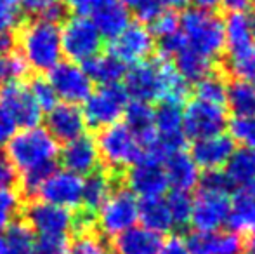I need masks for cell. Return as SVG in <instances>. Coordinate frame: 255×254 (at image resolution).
<instances>
[{
    "mask_svg": "<svg viewBox=\"0 0 255 254\" xmlns=\"http://www.w3.org/2000/svg\"><path fill=\"white\" fill-rule=\"evenodd\" d=\"M7 157L19 173L21 188L26 195H37L44 180L56 167L59 143L44 127H30L16 132L7 145Z\"/></svg>",
    "mask_w": 255,
    "mask_h": 254,
    "instance_id": "6da1fadb",
    "label": "cell"
},
{
    "mask_svg": "<svg viewBox=\"0 0 255 254\" xmlns=\"http://www.w3.org/2000/svg\"><path fill=\"white\" fill-rule=\"evenodd\" d=\"M16 44L19 45V56L26 63L28 70L31 68L37 73H49L63 61L59 23L49 19H31L19 28Z\"/></svg>",
    "mask_w": 255,
    "mask_h": 254,
    "instance_id": "7a4b0ae2",
    "label": "cell"
},
{
    "mask_svg": "<svg viewBox=\"0 0 255 254\" xmlns=\"http://www.w3.org/2000/svg\"><path fill=\"white\" fill-rule=\"evenodd\" d=\"M179 28L186 47L208 61L215 63L224 51V23L214 10L191 7L179 17Z\"/></svg>",
    "mask_w": 255,
    "mask_h": 254,
    "instance_id": "3957f363",
    "label": "cell"
},
{
    "mask_svg": "<svg viewBox=\"0 0 255 254\" xmlns=\"http://www.w3.org/2000/svg\"><path fill=\"white\" fill-rule=\"evenodd\" d=\"M99 160L108 167V173L115 174L125 167H132L144 157L137 136L125 124H113L99 131L96 139Z\"/></svg>",
    "mask_w": 255,
    "mask_h": 254,
    "instance_id": "277c9868",
    "label": "cell"
},
{
    "mask_svg": "<svg viewBox=\"0 0 255 254\" xmlns=\"http://www.w3.org/2000/svg\"><path fill=\"white\" fill-rule=\"evenodd\" d=\"M61 47L63 58L82 66L94 56L101 54L103 37L89 17L71 16L61 26Z\"/></svg>",
    "mask_w": 255,
    "mask_h": 254,
    "instance_id": "5b68a950",
    "label": "cell"
},
{
    "mask_svg": "<svg viewBox=\"0 0 255 254\" xmlns=\"http://www.w3.org/2000/svg\"><path fill=\"white\" fill-rule=\"evenodd\" d=\"M139 220V202L137 197L127 188H115L101 209L96 213V225L103 237H118L135 227Z\"/></svg>",
    "mask_w": 255,
    "mask_h": 254,
    "instance_id": "8992f818",
    "label": "cell"
},
{
    "mask_svg": "<svg viewBox=\"0 0 255 254\" xmlns=\"http://www.w3.org/2000/svg\"><path fill=\"white\" fill-rule=\"evenodd\" d=\"M153 127L156 143H154V148L149 153H146L144 157H149V159H154L163 164V160L168 155L175 152H182L188 138H186L184 127H182L181 106L161 103L154 110Z\"/></svg>",
    "mask_w": 255,
    "mask_h": 254,
    "instance_id": "52a82bcc",
    "label": "cell"
},
{
    "mask_svg": "<svg viewBox=\"0 0 255 254\" xmlns=\"http://www.w3.org/2000/svg\"><path fill=\"white\" fill-rule=\"evenodd\" d=\"M24 223L42 239H68L77 227V214L44 200H33L24 209Z\"/></svg>",
    "mask_w": 255,
    "mask_h": 254,
    "instance_id": "ba28073f",
    "label": "cell"
},
{
    "mask_svg": "<svg viewBox=\"0 0 255 254\" xmlns=\"http://www.w3.org/2000/svg\"><path fill=\"white\" fill-rule=\"evenodd\" d=\"M128 103V96L120 84L117 85H103L91 92L84 101V113L85 124L94 129H104L113 126L124 117L125 106Z\"/></svg>",
    "mask_w": 255,
    "mask_h": 254,
    "instance_id": "9c48e42d",
    "label": "cell"
},
{
    "mask_svg": "<svg viewBox=\"0 0 255 254\" xmlns=\"http://www.w3.org/2000/svg\"><path fill=\"white\" fill-rule=\"evenodd\" d=\"M182 127L186 138L195 141L212 136H219L228 127V112L226 106L207 103L202 99H191L186 103L182 112Z\"/></svg>",
    "mask_w": 255,
    "mask_h": 254,
    "instance_id": "30bf717a",
    "label": "cell"
},
{
    "mask_svg": "<svg viewBox=\"0 0 255 254\" xmlns=\"http://www.w3.org/2000/svg\"><path fill=\"white\" fill-rule=\"evenodd\" d=\"M231 211L229 192L202 188L193 199L191 221L195 232H217L228 223Z\"/></svg>",
    "mask_w": 255,
    "mask_h": 254,
    "instance_id": "8fae6325",
    "label": "cell"
},
{
    "mask_svg": "<svg viewBox=\"0 0 255 254\" xmlns=\"http://www.w3.org/2000/svg\"><path fill=\"white\" fill-rule=\"evenodd\" d=\"M82 185L84 178L66 169H54L38 187V200L68 211L82 207Z\"/></svg>",
    "mask_w": 255,
    "mask_h": 254,
    "instance_id": "7c38bea8",
    "label": "cell"
},
{
    "mask_svg": "<svg viewBox=\"0 0 255 254\" xmlns=\"http://www.w3.org/2000/svg\"><path fill=\"white\" fill-rule=\"evenodd\" d=\"M47 80L51 82L57 99L68 105L78 106L94 91L91 78L87 77L84 68L70 61H61L54 70L49 71Z\"/></svg>",
    "mask_w": 255,
    "mask_h": 254,
    "instance_id": "4fadbf2b",
    "label": "cell"
},
{
    "mask_svg": "<svg viewBox=\"0 0 255 254\" xmlns=\"http://www.w3.org/2000/svg\"><path fill=\"white\" fill-rule=\"evenodd\" d=\"M154 47V37L146 24L130 23L122 33L110 40V54L122 64H137L146 61Z\"/></svg>",
    "mask_w": 255,
    "mask_h": 254,
    "instance_id": "5bb4252c",
    "label": "cell"
},
{
    "mask_svg": "<svg viewBox=\"0 0 255 254\" xmlns=\"http://www.w3.org/2000/svg\"><path fill=\"white\" fill-rule=\"evenodd\" d=\"M163 63L161 59L137 63L125 71V92L128 98L137 101H160L161 77H163Z\"/></svg>",
    "mask_w": 255,
    "mask_h": 254,
    "instance_id": "9a60e30c",
    "label": "cell"
},
{
    "mask_svg": "<svg viewBox=\"0 0 255 254\" xmlns=\"http://www.w3.org/2000/svg\"><path fill=\"white\" fill-rule=\"evenodd\" d=\"M125 183L128 192L134 193L135 197H141L142 200L161 197L168 188L163 164L149 157H142L139 162L128 167Z\"/></svg>",
    "mask_w": 255,
    "mask_h": 254,
    "instance_id": "2e32d148",
    "label": "cell"
},
{
    "mask_svg": "<svg viewBox=\"0 0 255 254\" xmlns=\"http://www.w3.org/2000/svg\"><path fill=\"white\" fill-rule=\"evenodd\" d=\"M0 105L9 112L17 127H37L42 120V110L31 96L30 89L23 82L0 87Z\"/></svg>",
    "mask_w": 255,
    "mask_h": 254,
    "instance_id": "e0dca14e",
    "label": "cell"
},
{
    "mask_svg": "<svg viewBox=\"0 0 255 254\" xmlns=\"http://www.w3.org/2000/svg\"><path fill=\"white\" fill-rule=\"evenodd\" d=\"M45 131L56 139L57 143H70L73 139L85 134V119L82 108L77 105H68V103H57L54 108L47 112L45 117Z\"/></svg>",
    "mask_w": 255,
    "mask_h": 254,
    "instance_id": "ac0fdd59",
    "label": "cell"
},
{
    "mask_svg": "<svg viewBox=\"0 0 255 254\" xmlns=\"http://www.w3.org/2000/svg\"><path fill=\"white\" fill-rule=\"evenodd\" d=\"M59 159L63 162L64 169L82 178L98 171V166L101 162L98 146H96V139L87 134L66 143L63 150H59Z\"/></svg>",
    "mask_w": 255,
    "mask_h": 254,
    "instance_id": "d6986e66",
    "label": "cell"
},
{
    "mask_svg": "<svg viewBox=\"0 0 255 254\" xmlns=\"http://www.w3.org/2000/svg\"><path fill=\"white\" fill-rule=\"evenodd\" d=\"M189 254H243L245 242L236 232H193L186 239Z\"/></svg>",
    "mask_w": 255,
    "mask_h": 254,
    "instance_id": "ffe728a7",
    "label": "cell"
},
{
    "mask_svg": "<svg viewBox=\"0 0 255 254\" xmlns=\"http://www.w3.org/2000/svg\"><path fill=\"white\" fill-rule=\"evenodd\" d=\"M233 153H235V141L229 136L219 134L195 141L191 148V159L195 160L198 169L212 173L224 167Z\"/></svg>",
    "mask_w": 255,
    "mask_h": 254,
    "instance_id": "44dd1931",
    "label": "cell"
},
{
    "mask_svg": "<svg viewBox=\"0 0 255 254\" xmlns=\"http://www.w3.org/2000/svg\"><path fill=\"white\" fill-rule=\"evenodd\" d=\"M222 23H224V47H228L229 59L240 58L255 45L254 14L229 12Z\"/></svg>",
    "mask_w": 255,
    "mask_h": 254,
    "instance_id": "7402d4cb",
    "label": "cell"
},
{
    "mask_svg": "<svg viewBox=\"0 0 255 254\" xmlns=\"http://www.w3.org/2000/svg\"><path fill=\"white\" fill-rule=\"evenodd\" d=\"M168 187L177 192H191L200 183V169L189 153L175 152L163 160Z\"/></svg>",
    "mask_w": 255,
    "mask_h": 254,
    "instance_id": "603a6c76",
    "label": "cell"
},
{
    "mask_svg": "<svg viewBox=\"0 0 255 254\" xmlns=\"http://www.w3.org/2000/svg\"><path fill=\"white\" fill-rule=\"evenodd\" d=\"M163 244L161 235L142 227H132L113 239L111 254H158Z\"/></svg>",
    "mask_w": 255,
    "mask_h": 254,
    "instance_id": "cb8c5ba5",
    "label": "cell"
},
{
    "mask_svg": "<svg viewBox=\"0 0 255 254\" xmlns=\"http://www.w3.org/2000/svg\"><path fill=\"white\" fill-rule=\"evenodd\" d=\"M115 190V174L108 171H94L84 178L82 185V211L96 216L106 199Z\"/></svg>",
    "mask_w": 255,
    "mask_h": 254,
    "instance_id": "d4e9b609",
    "label": "cell"
},
{
    "mask_svg": "<svg viewBox=\"0 0 255 254\" xmlns=\"http://www.w3.org/2000/svg\"><path fill=\"white\" fill-rule=\"evenodd\" d=\"M89 19L92 21V24L103 38L113 40L118 33H122L130 24V12L125 9L120 0H111Z\"/></svg>",
    "mask_w": 255,
    "mask_h": 254,
    "instance_id": "484cf974",
    "label": "cell"
},
{
    "mask_svg": "<svg viewBox=\"0 0 255 254\" xmlns=\"http://www.w3.org/2000/svg\"><path fill=\"white\" fill-rule=\"evenodd\" d=\"M228 223L233 230L238 232H255V183L242 187L235 192L231 199Z\"/></svg>",
    "mask_w": 255,
    "mask_h": 254,
    "instance_id": "4316f807",
    "label": "cell"
},
{
    "mask_svg": "<svg viewBox=\"0 0 255 254\" xmlns=\"http://www.w3.org/2000/svg\"><path fill=\"white\" fill-rule=\"evenodd\" d=\"M87 77L91 78L92 84L103 85H117L125 77V64H122L117 58L108 52V54H98L92 59H89L85 64H82Z\"/></svg>",
    "mask_w": 255,
    "mask_h": 254,
    "instance_id": "83f0119b",
    "label": "cell"
},
{
    "mask_svg": "<svg viewBox=\"0 0 255 254\" xmlns=\"http://www.w3.org/2000/svg\"><path fill=\"white\" fill-rule=\"evenodd\" d=\"M224 176L231 187H249L255 183V152L249 148L235 150L226 164Z\"/></svg>",
    "mask_w": 255,
    "mask_h": 254,
    "instance_id": "f1b7e54d",
    "label": "cell"
},
{
    "mask_svg": "<svg viewBox=\"0 0 255 254\" xmlns=\"http://www.w3.org/2000/svg\"><path fill=\"white\" fill-rule=\"evenodd\" d=\"M139 220L142 223V228L153 232V234H167L172 230L170 213L165 199L156 197V199H144L139 202Z\"/></svg>",
    "mask_w": 255,
    "mask_h": 254,
    "instance_id": "f546056e",
    "label": "cell"
},
{
    "mask_svg": "<svg viewBox=\"0 0 255 254\" xmlns=\"http://www.w3.org/2000/svg\"><path fill=\"white\" fill-rule=\"evenodd\" d=\"M35 234L24 221H14L0 230V254H31Z\"/></svg>",
    "mask_w": 255,
    "mask_h": 254,
    "instance_id": "4dcf8cb0",
    "label": "cell"
},
{
    "mask_svg": "<svg viewBox=\"0 0 255 254\" xmlns=\"http://www.w3.org/2000/svg\"><path fill=\"white\" fill-rule=\"evenodd\" d=\"M226 105L235 117L255 115V85L243 80H235L228 85Z\"/></svg>",
    "mask_w": 255,
    "mask_h": 254,
    "instance_id": "1f68e13d",
    "label": "cell"
},
{
    "mask_svg": "<svg viewBox=\"0 0 255 254\" xmlns=\"http://www.w3.org/2000/svg\"><path fill=\"white\" fill-rule=\"evenodd\" d=\"M189 96V84L181 77L174 64L163 63V77H161V94L160 101L168 105L181 106L188 101Z\"/></svg>",
    "mask_w": 255,
    "mask_h": 254,
    "instance_id": "d6a6232c",
    "label": "cell"
},
{
    "mask_svg": "<svg viewBox=\"0 0 255 254\" xmlns=\"http://www.w3.org/2000/svg\"><path fill=\"white\" fill-rule=\"evenodd\" d=\"M174 61H175V70L181 73V77L184 78L186 82H198L205 78L207 75H210L212 70V61L205 59L203 56L196 54L195 51L184 47L174 56Z\"/></svg>",
    "mask_w": 255,
    "mask_h": 254,
    "instance_id": "836d02e7",
    "label": "cell"
},
{
    "mask_svg": "<svg viewBox=\"0 0 255 254\" xmlns=\"http://www.w3.org/2000/svg\"><path fill=\"white\" fill-rule=\"evenodd\" d=\"M66 254H111V248L99 232L91 228L73 235L66 246Z\"/></svg>",
    "mask_w": 255,
    "mask_h": 254,
    "instance_id": "e575fe53",
    "label": "cell"
},
{
    "mask_svg": "<svg viewBox=\"0 0 255 254\" xmlns=\"http://www.w3.org/2000/svg\"><path fill=\"white\" fill-rule=\"evenodd\" d=\"M23 14L33 19H49L59 23L64 17V5L57 0H17Z\"/></svg>",
    "mask_w": 255,
    "mask_h": 254,
    "instance_id": "d590c367",
    "label": "cell"
},
{
    "mask_svg": "<svg viewBox=\"0 0 255 254\" xmlns=\"http://www.w3.org/2000/svg\"><path fill=\"white\" fill-rule=\"evenodd\" d=\"M226 91H228V85H226L224 78L221 75L214 73L207 75L202 80H198L195 87L196 99L222 106H226Z\"/></svg>",
    "mask_w": 255,
    "mask_h": 254,
    "instance_id": "8d00e7d4",
    "label": "cell"
},
{
    "mask_svg": "<svg viewBox=\"0 0 255 254\" xmlns=\"http://www.w3.org/2000/svg\"><path fill=\"white\" fill-rule=\"evenodd\" d=\"M165 202H167L168 213H170L174 227L184 228L186 225H189V221H191V211H193V199L188 192L172 190Z\"/></svg>",
    "mask_w": 255,
    "mask_h": 254,
    "instance_id": "74e56055",
    "label": "cell"
},
{
    "mask_svg": "<svg viewBox=\"0 0 255 254\" xmlns=\"http://www.w3.org/2000/svg\"><path fill=\"white\" fill-rule=\"evenodd\" d=\"M26 75L28 66L19 54H16V52L0 54V87L23 82Z\"/></svg>",
    "mask_w": 255,
    "mask_h": 254,
    "instance_id": "f35d334b",
    "label": "cell"
},
{
    "mask_svg": "<svg viewBox=\"0 0 255 254\" xmlns=\"http://www.w3.org/2000/svg\"><path fill=\"white\" fill-rule=\"evenodd\" d=\"M229 138L233 141L243 145V148H255V115L254 117H235L231 122H228Z\"/></svg>",
    "mask_w": 255,
    "mask_h": 254,
    "instance_id": "ab89813d",
    "label": "cell"
},
{
    "mask_svg": "<svg viewBox=\"0 0 255 254\" xmlns=\"http://www.w3.org/2000/svg\"><path fill=\"white\" fill-rule=\"evenodd\" d=\"M28 89H30L31 96H33V99L37 101L38 108H40L42 112H49V110L54 108V106L59 103L51 82H49L47 78L35 77L33 80L28 84Z\"/></svg>",
    "mask_w": 255,
    "mask_h": 254,
    "instance_id": "60d3db41",
    "label": "cell"
},
{
    "mask_svg": "<svg viewBox=\"0 0 255 254\" xmlns=\"http://www.w3.org/2000/svg\"><path fill=\"white\" fill-rule=\"evenodd\" d=\"M23 16L17 0H0V33H14L23 23Z\"/></svg>",
    "mask_w": 255,
    "mask_h": 254,
    "instance_id": "b9f144b4",
    "label": "cell"
},
{
    "mask_svg": "<svg viewBox=\"0 0 255 254\" xmlns=\"http://www.w3.org/2000/svg\"><path fill=\"white\" fill-rule=\"evenodd\" d=\"M128 12L139 19V23H153L154 17L163 10L161 0H120Z\"/></svg>",
    "mask_w": 255,
    "mask_h": 254,
    "instance_id": "7bdbcfd3",
    "label": "cell"
},
{
    "mask_svg": "<svg viewBox=\"0 0 255 254\" xmlns=\"http://www.w3.org/2000/svg\"><path fill=\"white\" fill-rule=\"evenodd\" d=\"M21 213V197L14 190H0V230L17 221Z\"/></svg>",
    "mask_w": 255,
    "mask_h": 254,
    "instance_id": "ee69618b",
    "label": "cell"
},
{
    "mask_svg": "<svg viewBox=\"0 0 255 254\" xmlns=\"http://www.w3.org/2000/svg\"><path fill=\"white\" fill-rule=\"evenodd\" d=\"M229 70L240 77V80L255 85V45L240 58L229 59Z\"/></svg>",
    "mask_w": 255,
    "mask_h": 254,
    "instance_id": "f6af8a7d",
    "label": "cell"
},
{
    "mask_svg": "<svg viewBox=\"0 0 255 254\" xmlns=\"http://www.w3.org/2000/svg\"><path fill=\"white\" fill-rule=\"evenodd\" d=\"M153 37L156 35L158 40L165 37H170V35L177 33L179 31V16L174 10H161L154 21L151 23V30Z\"/></svg>",
    "mask_w": 255,
    "mask_h": 254,
    "instance_id": "bcb514c9",
    "label": "cell"
},
{
    "mask_svg": "<svg viewBox=\"0 0 255 254\" xmlns=\"http://www.w3.org/2000/svg\"><path fill=\"white\" fill-rule=\"evenodd\" d=\"M19 185V173L5 152L0 150V190H14Z\"/></svg>",
    "mask_w": 255,
    "mask_h": 254,
    "instance_id": "7dc6e473",
    "label": "cell"
},
{
    "mask_svg": "<svg viewBox=\"0 0 255 254\" xmlns=\"http://www.w3.org/2000/svg\"><path fill=\"white\" fill-rule=\"evenodd\" d=\"M68 239H42L35 241L31 254H66Z\"/></svg>",
    "mask_w": 255,
    "mask_h": 254,
    "instance_id": "c3c4849f",
    "label": "cell"
},
{
    "mask_svg": "<svg viewBox=\"0 0 255 254\" xmlns=\"http://www.w3.org/2000/svg\"><path fill=\"white\" fill-rule=\"evenodd\" d=\"M16 132H17V124L9 115V112L0 105V148L9 145V141L14 138Z\"/></svg>",
    "mask_w": 255,
    "mask_h": 254,
    "instance_id": "681fc988",
    "label": "cell"
},
{
    "mask_svg": "<svg viewBox=\"0 0 255 254\" xmlns=\"http://www.w3.org/2000/svg\"><path fill=\"white\" fill-rule=\"evenodd\" d=\"M71 9L77 12V16L82 17H91L98 12L101 7L106 5L111 0H68Z\"/></svg>",
    "mask_w": 255,
    "mask_h": 254,
    "instance_id": "f907efd6",
    "label": "cell"
},
{
    "mask_svg": "<svg viewBox=\"0 0 255 254\" xmlns=\"http://www.w3.org/2000/svg\"><path fill=\"white\" fill-rule=\"evenodd\" d=\"M202 180V188H207V190H219V192H229L231 185L226 180L224 173L221 171H212V173H207Z\"/></svg>",
    "mask_w": 255,
    "mask_h": 254,
    "instance_id": "816d5d0a",
    "label": "cell"
},
{
    "mask_svg": "<svg viewBox=\"0 0 255 254\" xmlns=\"http://www.w3.org/2000/svg\"><path fill=\"white\" fill-rule=\"evenodd\" d=\"M158 254H189V251H188V246H186L184 239L174 235V237H170L168 241H165L163 244H161L160 253Z\"/></svg>",
    "mask_w": 255,
    "mask_h": 254,
    "instance_id": "f5cc1de1",
    "label": "cell"
},
{
    "mask_svg": "<svg viewBox=\"0 0 255 254\" xmlns=\"http://www.w3.org/2000/svg\"><path fill=\"white\" fill-rule=\"evenodd\" d=\"M14 45H16V37H14V33H0V54L12 52Z\"/></svg>",
    "mask_w": 255,
    "mask_h": 254,
    "instance_id": "db71d44e",
    "label": "cell"
},
{
    "mask_svg": "<svg viewBox=\"0 0 255 254\" xmlns=\"http://www.w3.org/2000/svg\"><path fill=\"white\" fill-rule=\"evenodd\" d=\"M224 7L229 12H245V9L250 5V0H222Z\"/></svg>",
    "mask_w": 255,
    "mask_h": 254,
    "instance_id": "11a10c76",
    "label": "cell"
},
{
    "mask_svg": "<svg viewBox=\"0 0 255 254\" xmlns=\"http://www.w3.org/2000/svg\"><path fill=\"white\" fill-rule=\"evenodd\" d=\"M191 0H161V5L167 7L168 10H177L186 7Z\"/></svg>",
    "mask_w": 255,
    "mask_h": 254,
    "instance_id": "9f6ffc18",
    "label": "cell"
},
{
    "mask_svg": "<svg viewBox=\"0 0 255 254\" xmlns=\"http://www.w3.org/2000/svg\"><path fill=\"white\" fill-rule=\"evenodd\" d=\"M193 2H195V3H196V7H200V9L214 10L215 7H217L219 3L222 2V0H193Z\"/></svg>",
    "mask_w": 255,
    "mask_h": 254,
    "instance_id": "6f0895ef",
    "label": "cell"
},
{
    "mask_svg": "<svg viewBox=\"0 0 255 254\" xmlns=\"http://www.w3.org/2000/svg\"><path fill=\"white\" fill-rule=\"evenodd\" d=\"M243 253H245V254H255V232H252V237H250L249 242L245 244Z\"/></svg>",
    "mask_w": 255,
    "mask_h": 254,
    "instance_id": "680465c9",
    "label": "cell"
},
{
    "mask_svg": "<svg viewBox=\"0 0 255 254\" xmlns=\"http://www.w3.org/2000/svg\"><path fill=\"white\" fill-rule=\"evenodd\" d=\"M57 2H59V3H64V2H68V0H57Z\"/></svg>",
    "mask_w": 255,
    "mask_h": 254,
    "instance_id": "91938a15",
    "label": "cell"
},
{
    "mask_svg": "<svg viewBox=\"0 0 255 254\" xmlns=\"http://www.w3.org/2000/svg\"><path fill=\"white\" fill-rule=\"evenodd\" d=\"M250 2H252V3H254V7H255V0H250Z\"/></svg>",
    "mask_w": 255,
    "mask_h": 254,
    "instance_id": "94428289",
    "label": "cell"
}]
</instances>
